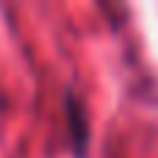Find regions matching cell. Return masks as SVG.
Masks as SVG:
<instances>
[{
  "label": "cell",
  "instance_id": "6da1fadb",
  "mask_svg": "<svg viewBox=\"0 0 158 158\" xmlns=\"http://www.w3.org/2000/svg\"><path fill=\"white\" fill-rule=\"evenodd\" d=\"M64 122H67V142L72 158H89V142H92V125L83 97L69 86L64 92Z\"/></svg>",
  "mask_w": 158,
  "mask_h": 158
}]
</instances>
